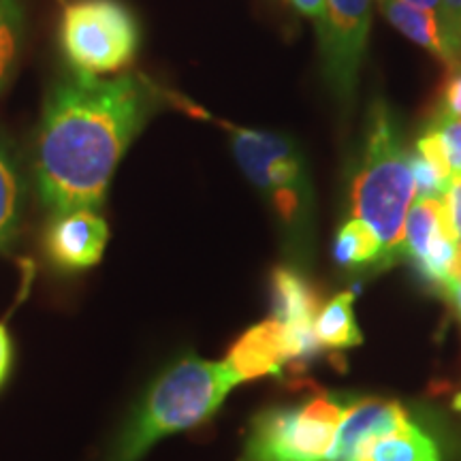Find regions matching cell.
<instances>
[{"mask_svg": "<svg viewBox=\"0 0 461 461\" xmlns=\"http://www.w3.org/2000/svg\"><path fill=\"white\" fill-rule=\"evenodd\" d=\"M60 41L77 73H113L135 58L140 28L118 0H77L62 14Z\"/></svg>", "mask_w": 461, "mask_h": 461, "instance_id": "obj_5", "label": "cell"}, {"mask_svg": "<svg viewBox=\"0 0 461 461\" xmlns=\"http://www.w3.org/2000/svg\"><path fill=\"white\" fill-rule=\"evenodd\" d=\"M22 212V182L9 148L0 140V244L14 238Z\"/></svg>", "mask_w": 461, "mask_h": 461, "instance_id": "obj_17", "label": "cell"}, {"mask_svg": "<svg viewBox=\"0 0 461 461\" xmlns=\"http://www.w3.org/2000/svg\"><path fill=\"white\" fill-rule=\"evenodd\" d=\"M24 37L22 0H0V90L9 84Z\"/></svg>", "mask_w": 461, "mask_h": 461, "instance_id": "obj_16", "label": "cell"}, {"mask_svg": "<svg viewBox=\"0 0 461 461\" xmlns=\"http://www.w3.org/2000/svg\"><path fill=\"white\" fill-rule=\"evenodd\" d=\"M442 201H445L448 222H451L455 240H457L459 250H461V177H457V180H453L451 188L447 190L445 199H442Z\"/></svg>", "mask_w": 461, "mask_h": 461, "instance_id": "obj_20", "label": "cell"}, {"mask_svg": "<svg viewBox=\"0 0 461 461\" xmlns=\"http://www.w3.org/2000/svg\"><path fill=\"white\" fill-rule=\"evenodd\" d=\"M154 103L140 75L101 79L75 71L51 88L34 143V182L51 214L99 210Z\"/></svg>", "mask_w": 461, "mask_h": 461, "instance_id": "obj_1", "label": "cell"}, {"mask_svg": "<svg viewBox=\"0 0 461 461\" xmlns=\"http://www.w3.org/2000/svg\"><path fill=\"white\" fill-rule=\"evenodd\" d=\"M235 384L222 361L184 357L149 387L115 440L109 461H140L165 436L205 423Z\"/></svg>", "mask_w": 461, "mask_h": 461, "instance_id": "obj_2", "label": "cell"}, {"mask_svg": "<svg viewBox=\"0 0 461 461\" xmlns=\"http://www.w3.org/2000/svg\"><path fill=\"white\" fill-rule=\"evenodd\" d=\"M380 7H383V14L387 15L391 24L406 34L408 39H412L420 48L431 51L447 65H457V51L453 50L445 28H442L440 20L434 14L412 7V5L403 3V0H380Z\"/></svg>", "mask_w": 461, "mask_h": 461, "instance_id": "obj_12", "label": "cell"}, {"mask_svg": "<svg viewBox=\"0 0 461 461\" xmlns=\"http://www.w3.org/2000/svg\"><path fill=\"white\" fill-rule=\"evenodd\" d=\"M406 408L391 400H378V397H366L350 406H346L344 417L333 442L330 461H353L357 451L374 438L393 434L406 425Z\"/></svg>", "mask_w": 461, "mask_h": 461, "instance_id": "obj_10", "label": "cell"}, {"mask_svg": "<svg viewBox=\"0 0 461 461\" xmlns=\"http://www.w3.org/2000/svg\"><path fill=\"white\" fill-rule=\"evenodd\" d=\"M442 9H445L448 32L461 48V0H442Z\"/></svg>", "mask_w": 461, "mask_h": 461, "instance_id": "obj_21", "label": "cell"}, {"mask_svg": "<svg viewBox=\"0 0 461 461\" xmlns=\"http://www.w3.org/2000/svg\"><path fill=\"white\" fill-rule=\"evenodd\" d=\"M109 229L96 210L58 212L45 230V250L62 272H82L103 258Z\"/></svg>", "mask_w": 461, "mask_h": 461, "instance_id": "obj_8", "label": "cell"}, {"mask_svg": "<svg viewBox=\"0 0 461 461\" xmlns=\"http://www.w3.org/2000/svg\"><path fill=\"white\" fill-rule=\"evenodd\" d=\"M370 22L372 0H325L321 17L322 67L339 101H348L355 92Z\"/></svg>", "mask_w": 461, "mask_h": 461, "instance_id": "obj_7", "label": "cell"}, {"mask_svg": "<svg viewBox=\"0 0 461 461\" xmlns=\"http://www.w3.org/2000/svg\"><path fill=\"white\" fill-rule=\"evenodd\" d=\"M11 359H14V348H11V338L7 330L0 325V384L3 380L7 378L9 367H11Z\"/></svg>", "mask_w": 461, "mask_h": 461, "instance_id": "obj_24", "label": "cell"}, {"mask_svg": "<svg viewBox=\"0 0 461 461\" xmlns=\"http://www.w3.org/2000/svg\"><path fill=\"white\" fill-rule=\"evenodd\" d=\"M333 257L342 267H359L384 257L378 235L359 218H353L338 230Z\"/></svg>", "mask_w": 461, "mask_h": 461, "instance_id": "obj_15", "label": "cell"}, {"mask_svg": "<svg viewBox=\"0 0 461 461\" xmlns=\"http://www.w3.org/2000/svg\"><path fill=\"white\" fill-rule=\"evenodd\" d=\"M241 171L269 201L282 222H295L305 207L308 177L295 141L285 135L238 129L230 135Z\"/></svg>", "mask_w": 461, "mask_h": 461, "instance_id": "obj_6", "label": "cell"}, {"mask_svg": "<svg viewBox=\"0 0 461 461\" xmlns=\"http://www.w3.org/2000/svg\"><path fill=\"white\" fill-rule=\"evenodd\" d=\"M445 291H447V297L451 299V303L455 305V310H457V314L461 316V250L457 255V261L453 265V272L448 276Z\"/></svg>", "mask_w": 461, "mask_h": 461, "instance_id": "obj_23", "label": "cell"}, {"mask_svg": "<svg viewBox=\"0 0 461 461\" xmlns=\"http://www.w3.org/2000/svg\"><path fill=\"white\" fill-rule=\"evenodd\" d=\"M438 115L461 120V67H455V73L448 77Z\"/></svg>", "mask_w": 461, "mask_h": 461, "instance_id": "obj_19", "label": "cell"}, {"mask_svg": "<svg viewBox=\"0 0 461 461\" xmlns=\"http://www.w3.org/2000/svg\"><path fill=\"white\" fill-rule=\"evenodd\" d=\"M344 411L330 395L302 406L267 408L252 419L240 461H330Z\"/></svg>", "mask_w": 461, "mask_h": 461, "instance_id": "obj_4", "label": "cell"}, {"mask_svg": "<svg viewBox=\"0 0 461 461\" xmlns=\"http://www.w3.org/2000/svg\"><path fill=\"white\" fill-rule=\"evenodd\" d=\"M417 199L408 154L384 105H374L366 154L353 186V212L378 235L384 257L400 255L406 216Z\"/></svg>", "mask_w": 461, "mask_h": 461, "instance_id": "obj_3", "label": "cell"}, {"mask_svg": "<svg viewBox=\"0 0 461 461\" xmlns=\"http://www.w3.org/2000/svg\"><path fill=\"white\" fill-rule=\"evenodd\" d=\"M291 3L295 5L302 14L316 17V20H321L322 14H325V0H291Z\"/></svg>", "mask_w": 461, "mask_h": 461, "instance_id": "obj_25", "label": "cell"}, {"mask_svg": "<svg viewBox=\"0 0 461 461\" xmlns=\"http://www.w3.org/2000/svg\"><path fill=\"white\" fill-rule=\"evenodd\" d=\"M403 3H408V5H412V7H417V9H423V11H429V14H434L438 20H440V24H442V28H445V32H447V37H448V41H451V45H453V50L457 51V56L461 58V48L457 43H455V39L451 37V32H448V28H447V20H445V9H442V0H403Z\"/></svg>", "mask_w": 461, "mask_h": 461, "instance_id": "obj_22", "label": "cell"}, {"mask_svg": "<svg viewBox=\"0 0 461 461\" xmlns=\"http://www.w3.org/2000/svg\"><path fill=\"white\" fill-rule=\"evenodd\" d=\"M431 129H434L436 135L440 137L448 167H451L453 180H457V177H461V120L438 115L434 124H431Z\"/></svg>", "mask_w": 461, "mask_h": 461, "instance_id": "obj_18", "label": "cell"}, {"mask_svg": "<svg viewBox=\"0 0 461 461\" xmlns=\"http://www.w3.org/2000/svg\"><path fill=\"white\" fill-rule=\"evenodd\" d=\"M355 293H339L330 303L322 305L316 316L314 331L321 346L325 348H350L361 344V331L357 327L355 312Z\"/></svg>", "mask_w": 461, "mask_h": 461, "instance_id": "obj_14", "label": "cell"}, {"mask_svg": "<svg viewBox=\"0 0 461 461\" xmlns=\"http://www.w3.org/2000/svg\"><path fill=\"white\" fill-rule=\"evenodd\" d=\"M274 316L288 331H314L321 312L319 295L302 274L291 267H278L272 276Z\"/></svg>", "mask_w": 461, "mask_h": 461, "instance_id": "obj_11", "label": "cell"}, {"mask_svg": "<svg viewBox=\"0 0 461 461\" xmlns=\"http://www.w3.org/2000/svg\"><path fill=\"white\" fill-rule=\"evenodd\" d=\"M353 461H442V457L436 442L408 420L393 434L367 440Z\"/></svg>", "mask_w": 461, "mask_h": 461, "instance_id": "obj_13", "label": "cell"}, {"mask_svg": "<svg viewBox=\"0 0 461 461\" xmlns=\"http://www.w3.org/2000/svg\"><path fill=\"white\" fill-rule=\"evenodd\" d=\"M222 363L240 384L252 378L280 374L282 367L297 361L288 331L278 321L269 319L250 327L233 344Z\"/></svg>", "mask_w": 461, "mask_h": 461, "instance_id": "obj_9", "label": "cell"}]
</instances>
